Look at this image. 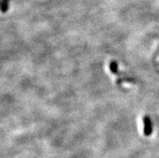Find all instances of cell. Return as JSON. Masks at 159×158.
Instances as JSON below:
<instances>
[{
    "mask_svg": "<svg viewBox=\"0 0 159 158\" xmlns=\"http://www.w3.org/2000/svg\"><path fill=\"white\" fill-rule=\"evenodd\" d=\"M1 3H2V0H0V7H1Z\"/></svg>",
    "mask_w": 159,
    "mask_h": 158,
    "instance_id": "cell-4",
    "label": "cell"
},
{
    "mask_svg": "<svg viewBox=\"0 0 159 158\" xmlns=\"http://www.w3.org/2000/svg\"><path fill=\"white\" fill-rule=\"evenodd\" d=\"M109 69L111 70V72L115 74V75H117V76L119 77L123 75V74H120L119 72V70H118V65H117V63L116 61H111L110 63V65H109Z\"/></svg>",
    "mask_w": 159,
    "mask_h": 158,
    "instance_id": "cell-2",
    "label": "cell"
},
{
    "mask_svg": "<svg viewBox=\"0 0 159 158\" xmlns=\"http://www.w3.org/2000/svg\"><path fill=\"white\" fill-rule=\"evenodd\" d=\"M9 2L10 0H2V3H1V7H0V11L2 13H6L8 11L9 8Z\"/></svg>",
    "mask_w": 159,
    "mask_h": 158,
    "instance_id": "cell-3",
    "label": "cell"
},
{
    "mask_svg": "<svg viewBox=\"0 0 159 158\" xmlns=\"http://www.w3.org/2000/svg\"><path fill=\"white\" fill-rule=\"evenodd\" d=\"M143 124H144V134L145 136H150L153 132V126H152L151 120L149 116L145 115L143 117Z\"/></svg>",
    "mask_w": 159,
    "mask_h": 158,
    "instance_id": "cell-1",
    "label": "cell"
}]
</instances>
